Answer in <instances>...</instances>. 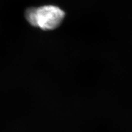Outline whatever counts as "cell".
<instances>
[{
  "label": "cell",
  "mask_w": 132,
  "mask_h": 132,
  "mask_svg": "<svg viewBox=\"0 0 132 132\" xmlns=\"http://www.w3.org/2000/svg\"><path fill=\"white\" fill-rule=\"evenodd\" d=\"M65 16V13L54 6H45L30 8L26 12V18L31 26L44 30L55 29L60 26Z\"/></svg>",
  "instance_id": "cell-1"
}]
</instances>
